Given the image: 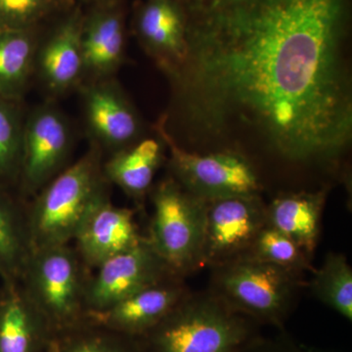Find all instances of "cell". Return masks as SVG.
<instances>
[{
  "mask_svg": "<svg viewBox=\"0 0 352 352\" xmlns=\"http://www.w3.org/2000/svg\"><path fill=\"white\" fill-rule=\"evenodd\" d=\"M349 0H204L168 76L166 126L258 140L280 161L337 166L352 138Z\"/></svg>",
  "mask_w": 352,
  "mask_h": 352,
  "instance_id": "obj_1",
  "label": "cell"
},
{
  "mask_svg": "<svg viewBox=\"0 0 352 352\" xmlns=\"http://www.w3.org/2000/svg\"><path fill=\"white\" fill-rule=\"evenodd\" d=\"M105 157L94 145L43 187L27 207L32 250L71 244L87 215L111 197L103 173Z\"/></svg>",
  "mask_w": 352,
  "mask_h": 352,
  "instance_id": "obj_2",
  "label": "cell"
},
{
  "mask_svg": "<svg viewBox=\"0 0 352 352\" xmlns=\"http://www.w3.org/2000/svg\"><path fill=\"white\" fill-rule=\"evenodd\" d=\"M258 328L208 289L191 291L157 326L136 340L143 352H237L261 336Z\"/></svg>",
  "mask_w": 352,
  "mask_h": 352,
  "instance_id": "obj_3",
  "label": "cell"
},
{
  "mask_svg": "<svg viewBox=\"0 0 352 352\" xmlns=\"http://www.w3.org/2000/svg\"><path fill=\"white\" fill-rule=\"evenodd\" d=\"M307 285L305 273L241 258L210 267L208 289L259 326L284 330Z\"/></svg>",
  "mask_w": 352,
  "mask_h": 352,
  "instance_id": "obj_4",
  "label": "cell"
},
{
  "mask_svg": "<svg viewBox=\"0 0 352 352\" xmlns=\"http://www.w3.org/2000/svg\"><path fill=\"white\" fill-rule=\"evenodd\" d=\"M90 274L71 244L31 251L20 283L57 339L87 323Z\"/></svg>",
  "mask_w": 352,
  "mask_h": 352,
  "instance_id": "obj_5",
  "label": "cell"
},
{
  "mask_svg": "<svg viewBox=\"0 0 352 352\" xmlns=\"http://www.w3.org/2000/svg\"><path fill=\"white\" fill-rule=\"evenodd\" d=\"M146 238L168 270L185 279L204 266L207 201L183 188L170 175L153 185Z\"/></svg>",
  "mask_w": 352,
  "mask_h": 352,
  "instance_id": "obj_6",
  "label": "cell"
},
{
  "mask_svg": "<svg viewBox=\"0 0 352 352\" xmlns=\"http://www.w3.org/2000/svg\"><path fill=\"white\" fill-rule=\"evenodd\" d=\"M154 131L168 152V175L190 193L207 201L261 196L263 187L258 170L239 150L198 152L186 149L168 133L162 116L154 124Z\"/></svg>",
  "mask_w": 352,
  "mask_h": 352,
  "instance_id": "obj_7",
  "label": "cell"
},
{
  "mask_svg": "<svg viewBox=\"0 0 352 352\" xmlns=\"http://www.w3.org/2000/svg\"><path fill=\"white\" fill-rule=\"evenodd\" d=\"M75 129L57 102L44 100L27 110L23 132L18 195L25 201L71 164Z\"/></svg>",
  "mask_w": 352,
  "mask_h": 352,
  "instance_id": "obj_8",
  "label": "cell"
},
{
  "mask_svg": "<svg viewBox=\"0 0 352 352\" xmlns=\"http://www.w3.org/2000/svg\"><path fill=\"white\" fill-rule=\"evenodd\" d=\"M82 3L46 25L41 32L34 82L38 83L45 100L57 102L78 91L83 83Z\"/></svg>",
  "mask_w": 352,
  "mask_h": 352,
  "instance_id": "obj_9",
  "label": "cell"
},
{
  "mask_svg": "<svg viewBox=\"0 0 352 352\" xmlns=\"http://www.w3.org/2000/svg\"><path fill=\"white\" fill-rule=\"evenodd\" d=\"M76 92L88 142L104 157L144 138L140 116L117 78L82 83Z\"/></svg>",
  "mask_w": 352,
  "mask_h": 352,
  "instance_id": "obj_10",
  "label": "cell"
},
{
  "mask_svg": "<svg viewBox=\"0 0 352 352\" xmlns=\"http://www.w3.org/2000/svg\"><path fill=\"white\" fill-rule=\"evenodd\" d=\"M266 226V205L261 196L208 201L204 266L210 268L245 258Z\"/></svg>",
  "mask_w": 352,
  "mask_h": 352,
  "instance_id": "obj_11",
  "label": "cell"
},
{
  "mask_svg": "<svg viewBox=\"0 0 352 352\" xmlns=\"http://www.w3.org/2000/svg\"><path fill=\"white\" fill-rule=\"evenodd\" d=\"M94 270L87 283V314L101 311L141 289L177 277L157 256L146 236L140 244L113 256Z\"/></svg>",
  "mask_w": 352,
  "mask_h": 352,
  "instance_id": "obj_12",
  "label": "cell"
},
{
  "mask_svg": "<svg viewBox=\"0 0 352 352\" xmlns=\"http://www.w3.org/2000/svg\"><path fill=\"white\" fill-rule=\"evenodd\" d=\"M187 30L186 7L179 0H144L134 9V36L166 76L184 63Z\"/></svg>",
  "mask_w": 352,
  "mask_h": 352,
  "instance_id": "obj_13",
  "label": "cell"
},
{
  "mask_svg": "<svg viewBox=\"0 0 352 352\" xmlns=\"http://www.w3.org/2000/svg\"><path fill=\"white\" fill-rule=\"evenodd\" d=\"M83 83L117 78L126 60V19L122 0L83 10Z\"/></svg>",
  "mask_w": 352,
  "mask_h": 352,
  "instance_id": "obj_14",
  "label": "cell"
},
{
  "mask_svg": "<svg viewBox=\"0 0 352 352\" xmlns=\"http://www.w3.org/2000/svg\"><path fill=\"white\" fill-rule=\"evenodd\" d=\"M191 293L185 279L171 277L141 289L101 311L89 312L85 322L126 337H142Z\"/></svg>",
  "mask_w": 352,
  "mask_h": 352,
  "instance_id": "obj_15",
  "label": "cell"
},
{
  "mask_svg": "<svg viewBox=\"0 0 352 352\" xmlns=\"http://www.w3.org/2000/svg\"><path fill=\"white\" fill-rule=\"evenodd\" d=\"M144 239L134 210L113 205L110 197L87 215L73 242L83 263L91 270Z\"/></svg>",
  "mask_w": 352,
  "mask_h": 352,
  "instance_id": "obj_16",
  "label": "cell"
},
{
  "mask_svg": "<svg viewBox=\"0 0 352 352\" xmlns=\"http://www.w3.org/2000/svg\"><path fill=\"white\" fill-rule=\"evenodd\" d=\"M57 337L20 282L0 287V352H55Z\"/></svg>",
  "mask_w": 352,
  "mask_h": 352,
  "instance_id": "obj_17",
  "label": "cell"
},
{
  "mask_svg": "<svg viewBox=\"0 0 352 352\" xmlns=\"http://www.w3.org/2000/svg\"><path fill=\"white\" fill-rule=\"evenodd\" d=\"M327 195L326 188L279 194L266 205L267 226L288 236L314 259Z\"/></svg>",
  "mask_w": 352,
  "mask_h": 352,
  "instance_id": "obj_18",
  "label": "cell"
},
{
  "mask_svg": "<svg viewBox=\"0 0 352 352\" xmlns=\"http://www.w3.org/2000/svg\"><path fill=\"white\" fill-rule=\"evenodd\" d=\"M166 157L162 139L143 138L126 149L106 157L103 173L111 185H116L134 201L149 195L154 178Z\"/></svg>",
  "mask_w": 352,
  "mask_h": 352,
  "instance_id": "obj_19",
  "label": "cell"
},
{
  "mask_svg": "<svg viewBox=\"0 0 352 352\" xmlns=\"http://www.w3.org/2000/svg\"><path fill=\"white\" fill-rule=\"evenodd\" d=\"M15 190L0 184V277L20 282L31 254L27 207Z\"/></svg>",
  "mask_w": 352,
  "mask_h": 352,
  "instance_id": "obj_20",
  "label": "cell"
},
{
  "mask_svg": "<svg viewBox=\"0 0 352 352\" xmlns=\"http://www.w3.org/2000/svg\"><path fill=\"white\" fill-rule=\"evenodd\" d=\"M43 29L0 31V97L25 102L34 76L36 47Z\"/></svg>",
  "mask_w": 352,
  "mask_h": 352,
  "instance_id": "obj_21",
  "label": "cell"
},
{
  "mask_svg": "<svg viewBox=\"0 0 352 352\" xmlns=\"http://www.w3.org/2000/svg\"><path fill=\"white\" fill-rule=\"evenodd\" d=\"M307 287L312 296L347 321L352 320V268L340 252L326 254L320 267L315 268Z\"/></svg>",
  "mask_w": 352,
  "mask_h": 352,
  "instance_id": "obj_22",
  "label": "cell"
},
{
  "mask_svg": "<svg viewBox=\"0 0 352 352\" xmlns=\"http://www.w3.org/2000/svg\"><path fill=\"white\" fill-rule=\"evenodd\" d=\"M25 115L24 102L0 97V184L15 191L19 180Z\"/></svg>",
  "mask_w": 352,
  "mask_h": 352,
  "instance_id": "obj_23",
  "label": "cell"
},
{
  "mask_svg": "<svg viewBox=\"0 0 352 352\" xmlns=\"http://www.w3.org/2000/svg\"><path fill=\"white\" fill-rule=\"evenodd\" d=\"M80 3L78 0H0V31L43 29Z\"/></svg>",
  "mask_w": 352,
  "mask_h": 352,
  "instance_id": "obj_24",
  "label": "cell"
},
{
  "mask_svg": "<svg viewBox=\"0 0 352 352\" xmlns=\"http://www.w3.org/2000/svg\"><path fill=\"white\" fill-rule=\"evenodd\" d=\"M245 258L256 259L298 272L312 273V261L302 248L288 236L272 228L264 227Z\"/></svg>",
  "mask_w": 352,
  "mask_h": 352,
  "instance_id": "obj_25",
  "label": "cell"
},
{
  "mask_svg": "<svg viewBox=\"0 0 352 352\" xmlns=\"http://www.w3.org/2000/svg\"><path fill=\"white\" fill-rule=\"evenodd\" d=\"M55 352H143L138 340L85 323L57 340Z\"/></svg>",
  "mask_w": 352,
  "mask_h": 352,
  "instance_id": "obj_26",
  "label": "cell"
},
{
  "mask_svg": "<svg viewBox=\"0 0 352 352\" xmlns=\"http://www.w3.org/2000/svg\"><path fill=\"white\" fill-rule=\"evenodd\" d=\"M279 331L273 337L258 336L237 352H323L294 339L293 336L287 333L285 329Z\"/></svg>",
  "mask_w": 352,
  "mask_h": 352,
  "instance_id": "obj_27",
  "label": "cell"
},
{
  "mask_svg": "<svg viewBox=\"0 0 352 352\" xmlns=\"http://www.w3.org/2000/svg\"><path fill=\"white\" fill-rule=\"evenodd\" d=\"M80 3L85 6H92V4L107 3V2L117 1V0H78Z\"/></svg>",
  "mask_w": 352,
  "mask_h": 352,
  "instance_id": "obj_28",
  "label": "cell"
},
{
  "mask_svg": "<svg viewBox=\"0 0 352 352\" xmlns=\"http://www.w3.org/2000/svg\"><path fill=\"white\" fill-rule=\"evenodd\" d=\"M179 1H182L184 6H193V4L200 3L204 0H179Z\"/></svg>",
  "mask_w": 352,
  "mask_h": 352,
  "instance_id": "obj_29",
  "label": "cell"
}]
</instances>
